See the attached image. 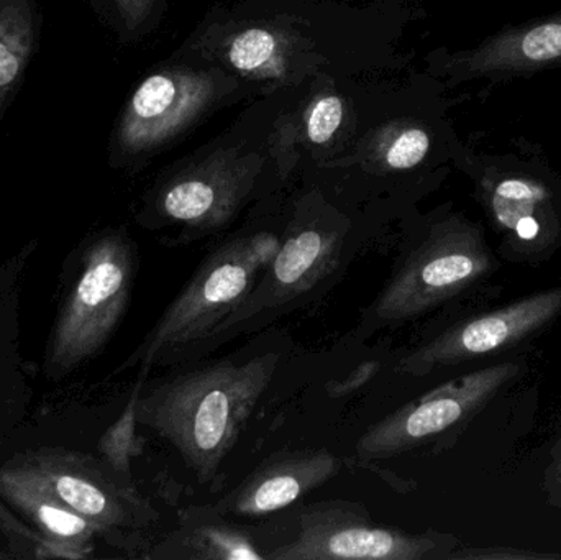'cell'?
<instances>
[{
	"label": "cell",
	"instance_id": "cell-11",
	"mask_svg": "<svg viewBox=\"0 0 561 560\" xmlns=\"http://www.w3.org/2000/svg\"><path fill=\"white\" fill-rule=\"evenodd\" d=\"M343 233L329 227L307 224L287 233L275 262L265 270L247 301L217 329L213 339L229 329L249 324L253 318L283 311L297 298L319 286L339 266Z\"/></svg>",
	"mask_w": 561,
	"mask_h": 560
},
{
	"label": "cell",
	"instance_id": "cell-24",
	"mask_svg": "<svg viewBox=\"0 0 561 560\" xmlns=\"http://www.w3.org/2000/svg\"><path fill=\"white\" fill-rule=\"evenodd\" d=\"M450 558L460 559H552L556 556L536 555V552H484V551H470L461 552V555L450 556Z\"/></svg>",
	"mask_w": 561,
	"mask_h": 560
},
{
	"label": "cell",
	"instance_id": "cell-2",
	"mask_svg": "<svg viewBox=\"0 0 561 560\" xmlns=\"http://www.w3.org/2000/svg\"><path fill=\"white\" fill-rule=\"evenodd\" d=\"M135 273L137 252L127 233L112 230L85 250L81 275L46 348L49 378L66 377L107 345L127 311Z\"/></svg>",
	"mask_w": 561,
	"mask_h": 560
},
{
	"label": "cell",
	"instance_id": "cell-7",
	"mask_svg": "<svg viewBox=\"0 0 561 560\" xmlns=\"http://www.w3.org/2000/svg\"><path fill=\"white\" fill-rule=\"evenodd\" d=\"M440 548L438 538L376 525L358 503L306 506L290 542L270 551V560H424Z\"/></svg>",
	"mask_w": 561,
	"mask_h": 560
},
{
	"label": "cell",
	"instance_id": "cell-10",
	"mask_svg": "<svg viewBox=\"0 0 561 560\" xmlns=\"http://www.w3.org/2000/svg\"><path fill=\"white\" fill-rule=\"evenodd\" d=\"M561 315V288L536 293L519 301L451 325L399 361L402 374L424 377L506 351L539 332Z\"/></svg>",
	"mask_w": 561,
	"mask_h": 560
},
{
	"label": "cell",
	"instance_id": "cell-23",
	"mask_svg": "<svg viewBox=\"0 0 561 560\" xmlns=\"http://www.w3.org/2000/svg\"><path fill=\"white\" fill-rule=\"evenodd\" d=\"M247 245H249L250 255L255 260L256 265L265 273V270L279 255L283 242L273 232H260L255 233V236L247 237Z\"/></svg>",
	"mask_w": 561,
	"mask_h": 560
},
{
	"label": "cell",
	"instance_id": "cell-4",
	"mask_svg": "<svg viewBox=\"0 0 561 560\" xmlns=\"http://www.w3.org/2000/svg\"><path fill=\"white\" fill-rule=\"evenodd\" d=\"M262 275L263 270L250 255L247 237L222 243L201 263L122 368L138 364L150 372L163 355L213 339L217 329L252 295Z\"/></svg>",
	"mask_w": 561,
	"mask_h": 560
},
{
	"label": "cell",
	"instance_id": "cell-18",
	"mask_svg": "<svg viewBox=\"0 0 561 560\" xmlns=\"http://www.w3.org/2000/svg\"><path fill=\"white\" fill-rule=\"evenodd\" d=\"M33 42L35 32L26 7L15 0L0 2V99L22 78Z\"/></svg>",
	"mask_w": 561,
	"mask_h": 560
},
{
	"label": "cell",
	"instance_id": "cell-15",
	"mask_svg": "<svg viewBox=\"0 0 561 560\" xmlns=\"http://www.w3.org/2000/svg\"><path fill=\"white\" fill-rule=\"evenodd\" d=\"M255 536L227 522L214 506H190L180 513L178 528L154 546L151 559L262 560L268 559Z\"/></svg>",
	"mask_w": 561,
	"mask_h": 560
},
{
	"label": "cell",
	"instance_id": "cell-22",
	"mask_svg": "<svg viewBox=\"0 0 561 560\" xmlns=\"http://www.w3.org/2000/svg\"><path fill=\"white\" fill-rule=\"evenodd\" d=\"M158 3L160 0H114L115 9L125 28L134 33L150 22Z\"/></svg>",
	"mask_w": 561,
	"mask_h": 560
},
{
	"label": "cell",
	"instance_id": "cell-17",
	"mask_svg": "<svg viewBox=\"0 0 561 560\" xmlns=\"http://www.w3.org/2000/svg\"><path fill=\"white\" fill-rule=\"evenodd\" d=\"M549 194L536 181H501L490 190V207L497 226L523 242H533L542 232L540 219H549Z\"/></svg>",
	"mask_w": 561,
	"mask_h": 560
},
{
	"label": "cell",
	"instance_id": "cell-13",
	"mask_svg": "<svg viewBox=\"0 0 561 560\" xmlns=\"http://www.w3.org/2000/svg\"><path fill=\"white\" fill-rule=\"evenodd\" d=\"M561 68V13L511 26L474 48L445 56L442 72L454 81L503 79Z\"/></svg>",
	"mask_w": 561,
	"mask_h": 560
},
{
	"label": "cell",
	"instance_id": "cell-21",
	"mask_svg": "<svg viewBox=\"0 0 561 560\" xmlns=\"http://www.w3.org/2000/svg\"><path fill=\"white\" fill-rule=\"evenodd\" d=\"M381 368V362L369 361L356 367L348 377L343 380H330L325 384V393L330 398H345L365 387Z\"/></svg>",
	"mask_w": 561,
	"mask_h": 560
},
{
	"label": "cell",
	"instance_id": "cell-19",
	"mask_svg": "<svg viewBox=\"0 0 561 560\" xmlns=\"http://www.w3.org/2000/svg\"><path fill=\"white\" fill-rule=\"evenodd\" d=\"M431 150V135L412 122H392L376 132L368 160L386 171H405L421 164Z\"/></svg>",
	"mask_w": 561,
	"mask_h": 560
},
{
	"label": "cell",
	"instance_id": "cell-25",
	"mask_svg": "<svg viewBox=\"0 0 561 560\" xmlns=\"http://www.w3.org/2000/svg\"><path fill=\"white\" fill-rule=\"evenodd\" d=\"M552 456V464L547 470V485H549L550 493L561 500V437L556 449H553Z\"/></svg>",
	"mask_w": 561,
	"mask_h": 560
},
{
	"label": "cell",
	"instance_id": "cell-3",
	"mask_svg": "<svg viewBox=\"0 0 561 560\" xmlns=\"http://www.w3.org/2000/svg\"><path fill=\"white\" fill-rule=\"evenodd\" d=\"M493 268V256L478 227L454 219L437 224L399 263L379 293L366 324L401 325L427 315L471 288Z\"/></svg>",
	"mask_w": 561,
	"mask_h": 560
},
{
	"label": "cell",
	"instance_id": "cell-1",
	"mask_svg": "<svg viewBox=\"0 0 561 560\" xmlns=\"http://www.w3.org/2000/svg\"><path fill=\"white\" fill-rule=\"evenodd\" d=\"M278 365L279 354H263L170 375L141 390L138 424L167 441L201 485H214Z\"/></svg>",
	"mask_w": 561,
	"mask_h": 560
},
{
	"label": "cell",
	"instance_id": "cell-16",
	"mask_svg": "<svg viewBox=\"0 0 561 560\" xmlns=\"http://www.w3.org/2000/svg\"><path fill=\"white\" fill-rule=\"evenodd\" d=\"M345 122V101L329 92L319 94L300 111L294 121L280 122L279 132L273 138V151L279 163L290 168L293 151L299 145L322 147L329 144Z\"/></svg>",
	"mask_w": 561,
	"mask_h": 560
},
{
	"label": "cell",
	"instance_id": "cell-14",
	"mask_svg": "<svg viewBox=\"0 0 561 560\" xmlns=\"http://www.w3.org/2000/svg\"><path fill=\"white\" fill-rule=\"evenodd\" d=\"M0 495L38 529L51 558H85L101 533L91 522L26 479L15 466L0 470Z\"/></svg>",
	"mask_w": 561,
	"mask_h": 560
},
{
	"label": "cell",
	"instance_id": "cell-9",
	"mask_svg": "<svg viewBox=\"0 0 561 560\" xmlns=\"http://www.w3.org/2000/svg\"><path fill=\"white\" fill-rule=\"evenodd\" d=\"M15 467L101 533L153 523V510L138 496L134 483L107 472L91 457L51 450L30 456Z\"/></svg>",
	"mask_w": 561,
	"mask_h": 560
},
{
	"label": "cell",
	"instance_id": "cell-8",
	"mask_svg": "<svg viewBox=\"0 0 561 560\" xmlns=\"http://www.w3.org/2000/svg\"><path fill=\"white\" fill-rule=\"evenodd\" d=\"M263 160L259 155L226 150L180 171L154 199L161 226H181L184 236L203 237L232 222L255 190Z\"/></svg>",
	"mask_w": 561,
	"mask_h": 560
},
{
	"label": "cell",
	"instance_id": "cell-12",
	"mask_svg": "<svg viewBox=\"0 0 561 560\" xmlns=\"http://www.w3.org/2000/svg\"><path fill=\"white\" fill-rule=\"evenodd\" d=\"M340 469L339 457L327 449L283 450L260 464L214 508L224 516L262 518L325 485Z\"/></svg>",
	"mask_w": 561,
	"mask_h": 560
},
{
	"label": "cell",
	"instance_id": "cell-5",
	"mask_svg": "<svg viewBox=\"0 0 561 560\" xmlns=\"http://www.w3.org/2000/svg\"><path fill=\"white\" fill-rule=\"evenodd\" d=\"M236 81L220 66H176L153 72L125 105L117 128L118 148L130 157L160 150L236 91Z\"/></svg>",
	"mask_w": 561,
	"mask_h": 560
},
{
	"label": "cell",
	"instance_id": "cell-6",
	"mask_svg": "<svg viewBox=\"0 0 561 560\" xmlns=\"http://www.w3.org/2000/svg\"><path fill=\"white\" fill-rule=\"evenodd\" d=\"M517 374L519 365L506 362L434 388L369 426L356 444V457L373 462L421 449L442 434L463 426Z\"/></svg>",
	"mask_w": 561,
	"mask_h": 560
},
{
	"label": "cell",
	"instance_id": "cell-20",
	"mask_svg": "<svg viewBox=\"0 0 561 560\" xmlns=\"http://www.w3.org/2000/svg\"><path fill=\"white\" fill-rule=\"evenodd\" d=\"M148 370L141 368L140 378L135 385L134 393L128 400L122 416L108 427L107 433L102 436L99 450H101L104 459L107 460L108 467L115 473L131 483L130 460L138 457L144 449V441L137 436V404L144 390L145 380H147Z\"/></svg>",
	"mask_w": 561,
	"mask_h": 560
}]
</instances>
